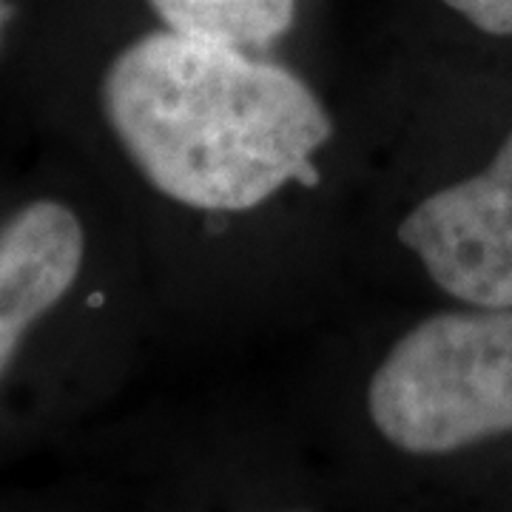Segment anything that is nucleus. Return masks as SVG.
I'll return each instance as SVG.
<instances>
[{
	"label": "nucleus",
	"instance_id": "obj_4",
	"mask_svg": "<svg viewBox=\"0 0 512 512\" xmlns=\"http://www.w3.org/2000/svg\"><path fill=\"white\" fill-rule=\"evenodd\" d=\"M86 228L72 205L35 200L0 225V379L26 333L74 291Z\"/></svg>",
	"mask_w": 512,
	"mask_h": 512
},
{
	"label": "nucleus",
	"instance_id": "obj_6",
	"mask_svg": "<svg viewBox=\"0 0 512 512\" xmlns=\"http://www.w3.org/2000/svg\"><path fill=\"white\" fill-rule=\"evenodd\" d=\"M402 49L430 46L447 32L507 43L512 0H382Z\"/></svg>",
	"mask_w": 512,
	"mask_h": 512
},
{
	"label": "nucleus",
	"instance_id": "obj_1",
	"mask_svg": "<svg viewBox=\"0 0 512 512\" xmlns=\"http://www.w3.org/2000/svg\"><path fill=\"white\" fill-rule=\"evenodd\" d=\"M100 114L183 254V319L302 296L350 245L365 131L305 57L143 23L100 77Z\"/></svg>",
	"mask_w": 512,
	"mask_h": 512
},
{
	"label": "nucleus",
	"instance_id": "obj_5",
	"mask_svg": "<svg viewBox=\"0 0 512 512\" xmlns=\"http://www.w3.org/2000/svg\"><path fill=\"white\" fill-rule=\"evenodd\" d=\"M146 23L254 52L308 57L328 0H137Z\"/></svg>",
	"mask_w": 512,
	"mask_h": 512
},
{
	"label": "nucleus",
	"instance_id": "obj_3",
	"mask_svg": "<svg viewBox=\"0 0 512 512\" xmlns=\"http://www.w3.org/2000/svg\"><path fill=\"white\" fill-rule=\"evenodd\" d=\"M359 234L390 271L439 302L512 308V128L464 174L365 154Z\"/></svg>",
	"mask_w": 512,
	"mask_h": 512
},
{
	"label": "nucleus",
	"instance_id": "obj_2",
	"mask_svg": "<svg viewBox=\"0 0 512 512\" xmlns=\"http://www.w3.org/2000/svg\"><path fill=\"white\" fill-rule=\"evenodd\" d=\"M356 441L382 470H421L512 436V308L439 302L393 325L353 376Z\"/></svg>",
	"mask_w": 512,
	"mask_h": 512
},
{
	"label": "nucleus",
	"instance_id": "obj_7",
	"mask_svg": "<svg viewBox=\"0 0 512 512\" xmlns=\"http://www.w3.org/2000/svg\"><path fill=\"white\" fill-rule=\"evenodd\" d=\"M12 15H15L12 3H9V0H0V37H3V29H6V23L12 20Z\"/></svg>",
	"mask_w": 512,
	"mask_h": 512
}]
</instances>
